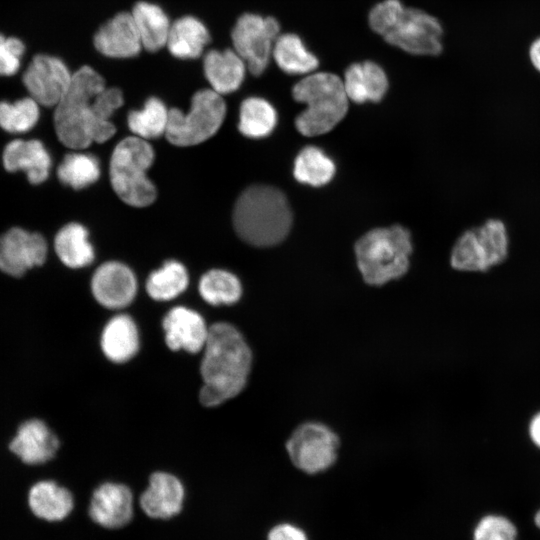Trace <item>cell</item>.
Instances as JSON below:
<instances>
[{
    "instance_id": "e575fe53",
    "label": "cell",
    "mask_w": 540,
    "mask_h": 540,
    "mask_svg": "<svg viewBox=\"0 0 540 540\" xmlns=\"http://www.w3.org/2000/svg\"><path fill=\"white\" fill-rule=\"evenodd\" d=\"M39 104L31 97L0 102V127L9 133L30 131L38 122Z\"/></svg>"
},
{
    "instance_id": "e0dca14e",
    "label": "cell",
    "mask_w": 540,
    "mask_h": 540,
    "mask_svg": "<svg viewBox=\"0 0 540 540\" xmlns=\"http://www.w3.org/2000/svg\"><path fill=\"white\" fill-rule=\"evenodd\" d=\"M59 447L57 435L38 418L22 422L8 445L10 452L27 465H40L52 460Z\"/></svg>"
},
{
    "instance_id": "f35d334b",
    "label": "cell",
    "mask_w": 540,
    "mask_h": 540,
    "mask_svg": "<svg viewBox=\"0 0 540 540\" xmlns=\"http://www.w3.org/2000/svg\"><path fill=\"white\" fill-rule=\"evenodd\" d=\"M528 433L534 445L540 448V411L532 417L529 423Z\"/></svg>"
},
{
    "instance_id": "cb8c5ba5",
    "label": "cell",
    "mask_w": 540,
    "mask_h": 540,
    "mask_svg": "<svg viewBox=\"0 0 540 540\" xmlns=\"http://www.w3.org/2000/svg\"><path fill=\"white\" fill-rule=\"evenodd\" d=\"M27 504L38 519L59 522L68 517L74 507L72 493L53 480L35 482L28 490Z\"/></svg>"
},
{
    "instance_id": "f546056e",
    "label": "cell",
    "mask_w": 540,
    "mask_h": 540,
    "mask_svg": "<svg viewBox=\"0 0 540 540\" xmlns=\"http://www.w3.org/2000/svg\"><path fill=\"white\" fill-rule=\"evenodd\" d=\"M334 161L320 148L307 146L295 158L293 174L303 184L320 187L328 184L334 177Z\"/></svg>"
},
{
    "instance_id": "2e32d148",
    "label": "cell",
    "mask_w": 540,
    "mask_h": 540,
    "mask_svg": "<svg viewBox=\"0 0 540 540\" xmlns=\"http://www.w3.org/2000/svg\"><path fill=\"white\" fill-rule=\"evenodd\" d=\"M162 328L166 346L170 350L196 354L203 350L210 326L197 311L175 306L164 316Z\"/></svg>"
},
{
    "instance_id": "ffe728a7",
    "label": "cell",
    "mask_w": 540,
    "mask_h": 540,
    "mask_svg": "<svg viewBox=\"0 0 540 540\" xmlns=\"http://www.w3.org/2000/svg\"><path fill=\"white\" fill-rule=\"evenodd\" d=\"M51 156L37 139H15L3 151V165L9 172L23 171L31 184L44 182L50 173Z\"/></svg>"
},
{
    "instance_id": "9a60e30c",
    "label": "cell",
    "mask_w": 540,
    "mask_h": 540,
    "mask_svg": "<svg viewBox=\"0 0 540 540\" xmlns=\"http://www.w3.org/2000/svg\"><path fill=\"white\" fill-rule=\"evenodd\" d=\"M93 46L108 58L130 59L138 56L143 46L131 12H117L102 23L93 35Z\"/></svg>"
},
{
    "instance_id": "f1b7e54d",
    "label": "cell",
    "mask_w": 540,
    "mask_h": 540,
    "mask_svg": "<svg viewBox=\"0 0 540 540\" xmlns=\"http://www.w3.org/2000/svg\"><path fill=\"white\" fill-rule=\"evenodd\" d=\"M277 120V111L269 101L251 96L240 105L238 129L246 137L260 139L272 133Z\"/></svg>"
},
{
    "instance_id": "d6a6232c",
    "label": "cell",
    "mask_w": 540,
    "mask_h": 540,
    "mask_svg": "<svg viewBox=\"0 0 540 540\" xmlns=\"http://www.w3.org/2000/svg\"><path fill=\"white\" fill-rule=\"evenodd\" d=\"M169 118V109L157 97L148 98L139 110H132L127 117L130 131L144 140L165 135Z\"/></svg>"
},
{
    "instance_id": "8992f818",
    "label": "cell",
    "mask_w": 540,
    "mask_h": 540,
    "mask_svg": "<svg viewBox=\"0 0 540 540\" xmlns=\"http://www.w3.org/2000/svg\"><path fill=\"white\" fill-rule=\"evenodd\" d=\"M154 161L152 146L142 138L130 136L114 148L110 159V181L113 190L127 205L146 207L157 196L147 171Z\"/></svg>"
},
{
    "instance_id": "277c9868",
    "label": "cell",
    "mask_w": 540,
    "mask_h": 540,
    "mask_svg": "<svg viewBox=\"0 0 540 540\" xmlns=\"http://www.w3.org/2000/svg\"><path fill=\"white\" fill-rule=\"evenodd\" d=\"M296 102L306 108L296 117L295 126L305 136H318L331 131L347 114L349 99L343 80L332 72H313L292 88Z\"/></svg>"
},
{
    "instance_id": "ba28073f",
    "label": "cell",
    "mask_w": 540,
    "mask_h": 540,
    "mask_svg": "<svg viewBox=\"0 0 540 540\" xmlns=\"http://www.w3.org/2000/svg\"><path fill=\"white\" fill-rule=\"evenodd\" d=\"M509 238L505 224L489 219L481 226L465 231L455 242L452 268L465 272H484L502 263L508 256Z\"/></svg>"
},
{
    "instance_id": "3957f363",
    "label": "cell",
    "mask_w": 540,
    "mask_h": 540,
    "mask_svg": "<svg viewBox=\"0 0 540 540\" xmlns=\"http://www.w3.org/2000/svg\"><path fill=\"white\" fill-rule=\"evenodd\" d=\"M233 226L246 243L268 247L282 242L292 226V212L282 191L263 184L247 187L233 209Z\"/></svg>"
},
{
    "instance_id": "83f0119b",
    "label": "cell",
    "mask_w": 540,
    "mask_h": 540,
    "mask_svg": "<svg viewBox=\"0 0 540 540\" xmlns=\"http://www.w3.org/2000/svg\"><path fill=\"white\" fill-rule=\"evenodd\" d=\"M54 248L61 262L72 269L88 266L95 257L88 231L79 223L63 226L55 236Z\"/></svg>"
},
{
    "instance_id": "1f68e13d",
    "label": "cell",
    "mask_w": 540,
    "mask_h": 540,
    "mask_svg": "<svg viewBox=\"0 0 540 540\" xmlns=\"http://www.w3.org/2000/svg\"><path fill=\"white\" fill-rule=\"evenodd\" d=\"M201 298L213 306L233 305L242 297L239 278L223 269H212L202 275L198 284Z\"/></svg>"
},
{
    "instance_id": "4dcf8cb0",
    "label": "cell",
    "mask_w": 540,
    "mask_h": 540,
    "mask_svg": "<svg viewBox=\"0 0 540 540\" xmlns=\"http://www.w3.org/2000/svg\"><path fill=\"white\" fill-rule=\"evenodd\" d=\"M189 284L185 266L175 260L166 261L146 280V292L155 301H170L182 294Z\"/></svg>"
},
{
    "instance_id": "d590c367",
    "label": "cell",
    "mask_w": 540,
    "mask_h": 540,
    "mask_svg": "<svg viewBox=\"0 0 540 540\" xmlns=\"http://www.w3.org/2000/svg\"><path fill=\"white\" fill-rule=\"evenodd\" d=\"M514 524L500 515H487L477 524L473 540H516Z\"/></svg>"
},
{
    "instance_id": "836d02e7",
    "label": "cell",
    "mask_w": 540,
    "mask_h": 540,
    "mask_svg": "<svg viewBox=\"0 0 540 540\" xmlns=\"http://www.w3.org/2000/svg\"><path fill=\"white\" fill-rule=\"evenodd\" d=\"M57 176L63 184L73 189L85 188L98 180L99 161L89 153H68L58 166Z\"/></svg>"
},
{
    "instance_id": "8d00e7d4",
    "label": "cell",
    "mask_w": 540,
    "mask_h": 540,
    "mask_svg": "<svg viewBox=\"0 0 540 540\" xmlns=\"http://www.w3.org/2000/svg\"><path fill=\"white\" fill-rule=\"evenodd\" d=\"M24 52L25 45L20 39L0 34V76L16 74Z\"/></svg>"
},
{
    "instance_id": "4316f807",
    "label": "cell",
    "mask_w": 540,
    "mask_h": 540,
    "mask_svg": "<svg viewBox=\"0 0 540 540\" xmlns=\"http://www.w3.org/2000/svg\"><path fill=\"white\" fill-rule=\"evenodd\" d=\"M272 59L284 73L308 75L319 67L317 56L304 44L302 38L292 32L280 34L276 39Z\"/></svg>"
},
{
    "instance_id": "5b68a950",
    "label": "cell",
    "mask_w": 540,
    "mask_h": 540,
    "mask_svg": "<svg viewBox=\"0 0 540 540\" xmlns=\"http://www.w3.org/2000/svg\"><path fill=\"white\" fill-rule=\"evenodd\" d=\"M411 253V234L401 225L370 230L355 244L358 269L371 286L403 277L409 269Z\"/></svg>"
},
{
    "instance_id": "52a82bcc",
    "label": "cell",
    "mask_w": 540,
    "mask_h": 540,
    "mask_svg": "<svg viewBox=\"0 0 540 540\" xmlns=\"http://www.w3.org/2000/svg\"><path fill=\"white\" fill-rule=\"evenodd\" d=\"M226 115V103L219 93L211 88L195 92L189 111L169 109L165 136L179 147L198 145L212 137L221 127Z\"/></svg>"
},
{
    "instance_id": "4fadbf2b",
    "label": "cell",
    "mask_w": 540,
    "mask_h": 540,
    "mask_svg": "<svg viewBox=\"0 0 540 540\" xmlns=\"http://www.w3.org/2000/svg\"><path fill=\"white\" fill-rule=\"evenodd\" d=\"M47 242L36 232L14 227L0 236V270L21 277L29 269L41 266L47 256Z\"/></svg>"
},
{
    "instance_id": "74e56055",
    "label": "cell",
    "mask_w": 540,
    "mask_h": 540,
    "mask_svg": "<svg viewBox=\"0 0 540 540\" xmlns=\"http://www.w3.org/2000/svg\"><path fill=\"white\" fill-rule=\"evenodd\" d=\"M268 540H308L305 532L290 523H282L274 526L269 534Z\"/></svg>"
},
{
    "instance_id": "5bb4252c",
    "label": "cell",
    "mask_w": 540,
    "mask_h": 540,
    "mask_svg": "<svg viewBox=\"0 0 540 540\" xmlns=\"http://www.w3.org/2000/svg\"><path fill=\"white\" fill-rule=\"evenodd\" d=\"M91 292L95 300L107 309H122L134 300L137 279L134 272L118 261L100 265L91 279Z\"/></svg>"
},
{
    "instance_id": "30bf717a",
    "label": "cell",
    "mask_w": 540,
    "mask_h": 540,
    "mask_svg": "<svg viewBox=\"0 0 540 540\" xmlns=\"http://www.w3.org/2000/svg\"><path fill=\"white\" fill-rule=\"evenodd\" d=\"M443 27L432 14L403 6L382 35L389 45L415 56H437L443 51Z\"/></svg>"
},
{
    "instance_id": "d6986e66",
    "label": "cell",
    "mask_w": 540,
    "mask_h": 540,
    "mask_svg": "<svg viewBox=\"0 0 540 540\" xmlns=\"http://www.w3.org/2000/svg\"><path fill=\"white\" fill-rule=\"evenodd\" d=\"M184 486L173 474L158 471L140 497L142 510L151 518L168 519L177 515L183 505Z\"/></svg>"
},
{
    "instance_id": "ab89813d",
    "label": "cell",
    "mask_w": 540,
    "mask_h": 540,
    "mask_svg": "<svg viewBox=\"0 0 540 540\" xmlns=\"http://www.w3.org/2000/svg\"><path fill=\"white\" fill-rule=\"evenodd\" d=\"M528 57L534 69L540 73V36L529 46Z\"/></svg>"
},
{
    "instance_id": "6da1fadb",
    "label": "cell",
    "mask_w": 540,
    "mask_h": 540,
    "mask_svg": "<svg viewBox=\"0 0 540 540\" xmlns=\"http://www.w3.org/2000/svg\"><path fill=\"white\" fill-rule=\"evenodd\" d=\"M202 351L198 397L203 406L216 407L244 390L252 370L253 353L241 331L224 321L210 326Z\"/></svg>"
},
{
    "instance_id": "ac0fdd59",
    "label": "cell",
    "mask_w": 540,
    "mask_h": 540,
    "mask_svg": "<svg viewBox=\"0 0 540 540\" xmlns=\"http://www.w3.org/2000/svg\"><path fill=\"white\" fill-rule=\"evenodd\" d=\"M89 515L98 525L115 529L125 526L133 515V495L121 483L105 482L91 497Z\"/></svg>"
},
{
    "instance_id": "7a4b0ae2",
    "label": "cell",
    "mask_w": 540,
    "mask_h": 540,
    "mask_svg": "<svg viewBox=\"0 0 540 540\" xmlns=\"http://www.w3.org/2000/svg\"><path fill=\"white\" fill-rule=\"evenodd\" d=\"M105 87L104 77L89 65L73 73L54 111L55 132L66 147L82 150L93 142L103 143L112 137L98 123L93 108L94 98Z\"/></svg>"
},
{
    "instance_id": "d4e9b609",
    "label": "cell",
    "mask_w": 540,
    "mask_h": 540,
    "mask_svg": "<svg viewBox=\"0 0 540 540\" xmlns=\"http://www.w3.org/2000/svg\"><path fill=\"white\" fill-rule=\"evenodd\" d=\"M210 42L206 25L196 16L183 15L172 22L166 48L174 58L194 60L201 57Z\"/></svg>"
},
{
    "instance_id": "484cf974",
    "label": "cell",
    "mask_w": 540,
    "mask_h": 540,
    "mask_svg": "<svg viewBox=\"0 0 540 540\" xmlns=\"http://www.w3.org/2000/svg\"><path fill=\"white\" fill-rule=\"evenodd\" d=\"M130 12L144 50L154 53L166 47L172 22L161 6L139 0L134 3Z\"/></svg>"
},
{
    "instance_id": "603a6c76",
    "label": "cell",
    "mask_w": 540,
    "mask_h": 540,
    "mask_svg": "<svg viewBox=\"0 0 540 540\" xmlns=\"http://www.w3.org/2000/svg\"><path fill=\"white\" fill-rule=\"evenodd\" d=\"M247 66L234 49H211L203 57V73L212 90L220 95L235 92L242 85Z\"/></svg>"
},
{
    "instance_id": "9c48e42d",
    "label": "cell",
    "mask_w": 540,
    "mask_h": 540,
    "mask_svg": "<svg viewBox=\"0 0 540 540\" xmlns=\"http://www.w3.org/2000/svg\"><path fill=\"white\" fill-rule=\"evenodd\" d=\"M285 448L291 463L298 470L314 475L335 464L340 438L326 423L309 420L295 427L287 438Z\"/></svg>"
},
{
    "instance_id": "44dd1931",
    "label": "cell",
    "mask_w": 540,
    "mask_h": 540,
    "mask_svg": "<svg viewBox=\"0 0 540 540\" xmlns=\"http://www.w3.org/2000/svg\"><path fill=\"white\" fill-rule=\"evenodd\" d=\"M342 80L348 99L357 104L381 101L389 87L385 70L372 60L350 64Z\"/></svg>"
},
{
    "instance_id": "8fae6325",
    "label": "cell",
    "mask_w": 540,
    "mask_h": 540,
    "mask_svg": "<svg viewBox=\"0 0 540 540\" xmlns=\"http://www.w3.org/2000/svg\"><path fill=\"white\" fill-rule=\"evenodd\" d=\"M280 31L281 25L274 16L245 12L237 17L230 33L231 42L249 73L260 76L265 72Z\"/></svg>"
},
{
    "instance_id": "60d3db41",
    "label": "cell",
    "mask_w": 540,
    "mask_h": 540,
    "mask_svg": "<svg viewBox=\"0 0 540 540\" xmlns=\"http://www.w3.org/2000/svg\"><path fill=\"white\" fill-rule=\"evenodd\" d=\"M534 522L536 526L540 529V510L535 514Z\"/></svg>"
},
{
    "instance_id": "7c38bea8",
    "label": "cell",
    "mask_w": 540,
    "mask_h": 540,
    "mask_svg": "<svg viewBox=\"0 0 540 540\" xmlns=\"http://www.w3.org/2000/svg\"><path fill=\"white\" fill-rule=\"evenodd\" d=\"M73 73L65 62L52 55H35L22 80L31 98L39 105L55 107L65 95Z\"/></svg>"
},
{
    "instance_id": "7402d4cb",
    "label": "cell",
    "mask_w": 540,
    "mask_h": 540,
    "mask_svg": "<svg viewBox=\"0 0 540 540\" xmlns=\"http://www.w3.org/2000/svg\"><path fill=\"white\" fill-rule=\"evenodd\" d=\"M104 356L115 364L132 360L140 348V334L134 319L127 314H117L104 325L100 336Z\"/></svg>"
}]
</instances>
